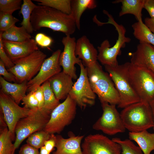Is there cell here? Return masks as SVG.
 I'll list each match as a JSON object with an SVG mask.
<instances>
[{
    "label": "cell",
    "instance_id": "6da1fadb",
    "mask_svg": "<svg viewBox=\"0 0 154 154\" xmlns=\"http://www.w3.org/2000/svg\"><path fill=\"white\" fill-rule=\"evenodd\" d=\"M31 22L34 31L46 27L62 32L66 36L73 34L76 28L75 21L70 14L42 5H37L33 11Z\"/></svg>",
    "mask_w": 154,
    "mask_h": 154
},
{
    "label": "cell",
    "instance_id": "7a4b0ae2",
    "mask_svg": "<svg viewBox=\"0 0 154 154\" xmlns=\"http://www.w3.org/2000/svg\"><path fill=\"white\" fill-rule=\"evenodd\" d=\"M86 68L91 87L101 103L117 105L119 95L108 73L104 71L97 61Z\"/></svg>",
    "mask_w": 154,
    "mask_h": 154
},
{
    "label": "cell",
    "instance_id": "3957f363",
    "mask_svg": "<svg viewBox=\"0 0 154 154\" xmlns=\"http://www.w3.org/2000/svg\"><path fill=\"white\" fill-rule=\"evenodd\" d=\"M120 115L125 127L130 132H137L154 127L149 104L139 102L124 108Z\"/></svg>",
    "mask_w": 154,
    "mask_h": 154
},
{
    "label": "cell",
    "instance_id": "277c9868",
    "mask_svg": "<svg viewBox=\"0 0 154 154\" xmlns=\"http://www.w3.org/2000/svg\"><path fill=\"white\" fill-rule=\"evenodd\" d=\"M104 66L105 70L110 76L119 95L120 100L118 108H124L140 101L128 78L127 71V62L116 66Z\"/></svg>",
    "mask_w": 154,
    "mask_h": 154
},
{
    "label": "cell",
    "instance_id": "5b68a950",
    "mask_svg": "<svg viewBox=\"0 0 154 154\" xmlns=\"http://www.w3.org/2000/svg\"><path fill=\"white\" fill-rule=\"evenodd\" d=\"M103 13L108 17V21L101 22V25L110 24L113 25L118 33V37L115 44L112 47L108 39L102 42L100 46L98 47L97 59L104 66H116L118 64L117 57L121 54V49L125 47L126 43L129 42L131 39L125 36L126 30L122 25L116 22L112 15L106 11L104 10Z\"/></svg>",
    "mask_w": 154,
    "mask_h": 154
},
{
    "label": "cell",
    "instance_id": "8992f818",
    "mask_svg": "<svg viewBox=\"0 0 154 154\" xmlns=\"http://www.w3.org/2000/svg\"><path fill=\"white\" fill-rule=\"evenodd\" d=\"M129 81L141 102L149 104L154 99V74L148 69L127 62Z\"/></svg>",
    "mask_w": 154,
    "mask_h": 154
},
{
    "label": "cell",
    "instance_id": "52a82bcc",
    "mask_svg": "<svg viewBox=\"0 0 154 154\" xmlns=\"http://www.w3.org/2000/svg\"><path fill=\"white\" fill-rule=\"evenodd\" d=\"M50 114L42 109L37 108L32 110L27 116L19 121L15 130L16 138L14 144L16 149L31 134L44 130L49 120Z\"/></svg>",
    "mask_w": 154,
    "mask_h": 154
},
{
    "label": "cell",
    "instance_id": "ba28073f",
    "mask_svg": "<svg viewBox=\"0 0 154 154\" xmlns=\"http://www.w3.org/2000/svg\"><path fill=\"white\" fill-rule=\"evenodd\" d=\"M46 56L40 50H36L13 62L14 66L7 70L14 75L17 83L28 82L38 73Z\"/></svg>",
    "mask_w": 154,
    "mask_h": 154
},
{
    "label": "cell",
    "instance_id": "9c48e42d",
    "mask_svg": "<svg viewBox=\"0 0 154 154\" xmlns=\"http://www.w3.org/2000/svg\"><path fill=\"white\" fill-rule=\"evenodd\" d=\"M77 105L69 95L64 102L52 111L49 120L44 130L50 134L60 133L74 119Z\"/></svg>",
    "mask_w": 154,
    "mask_h": 154
},
{
    "label": "cell",
    "instance_id": "30bf717a",
    "mask_svg": "<svg viewBox=\"0 0 154 154\" xmlns=\"http://www.w3.org/2000/svg\"><path fill=\"white\" fill-rule=\"evenodd\" d=\"M101 104L103 114L93 125V129L101 131L109 135L124 132L126 129L122 122L120 114L116 108V105L106 102Z\"/></svg>",
    "mask_w": 154,
    "mask_h": 154
},
{
    "label": "cell",
    "instance_id": "8fae6325",
    "mask_svg": "<svg viewBox=\"0 0 154 154\" xmlns=\"http://www.w3.org/2000/svg\"><path fill=\"white\" fill-rule=\"evenodd\" d=\"M79 65L80 68V76L74 84L69 95L83 110L88 106L94 105L96 95L91 87L86 67L82 62Z\"/></svg>",
    "mask_w": 154,
    "mask_h": 154
},
{
    "label": "cell",
    "instance_id": "7c38bea8",
    "mask_svg": "<svg viewBox=\"0 0 154 154\" xmlns=\"http://www.w3.org/2000/svg\"><path fill=\"white\" fill-rule=\"evenodd\" d=\"M0 110L4 115L13 141H15L16 138L15 130L17 122L21 119L27 116L32 110L20 106L11 96L1 90Z\"/></svg>",
    "mask_w": 154,
    "mask_h": 154
},
{
    "label": "cell",
    "instance_id": "4fadbf2b",
    "mask_svg": "<svg viewBox=\"0 0 154 154\" xmlns=\"http://www.w3.org/2000/svg\"><path fill=\"white\" fill-rule=\"evenodd\" d=\"M83 154H121L120 145L102 134H90L81 144Z\"/></svg>",
    "mask_w": 154,
    "mask_h": 154
},
{
    "label": "cell",
    "instance_id": "5bb4252c",
    "mask_svg": "<svg viewBox=\"0 0 154 154\" xmlns=\"http://www.w3.org/2000/svg\"><path fill=\"white\" fill-rule=\"evenodd\" d=\"M59 49L53 53L44 60L37 74L27 82V92H34L36 89L50 78L61 72L59 57L61 53Z\"/></svg>",
    "mask_w": 154,
    "mask_h": 154
},
{
    "label": "cell",
    "instance_id": "9a60e30c",
    "mask_svg": "<svg viewBox=\"0 0 154 154\" xmlns=\"http://www.w3.org/2000/svg\"><path fill=\"white\" fill-rule=\"evenodd\" d=\"M76 42L75 38L70 36L63 37L62 42L64 49L60 55L59 59L60 64L63 69V71L74 79H76L77 77L75 65L76 64L79 65L82 62L75 54Z\"/></svg>",
    "mask_w": 154,
    "mask_h": 154
},
{
    "label": "cell",
    "instance_id": "2e32d148",
    "mask_svg": "<svg viewBox=\"0 0 154 154\" xmlns=\"http://www.w3.org/2000/svg\"><path fill=\"white\" fill-rule=\"evenodd\" d=\"M2 41L5 51L13 62L27 56L39 50L35 40L33 39L22 42L10 41L3 39Z\"/></svg>",
    "mask_w": 154,
    "mask_h": 154
},
{
    "label": "cell",
    "instance_id": "e0dca14e",
    "mask_svg": "<svg viewBox=\"0 0 154 154\" xmlns=\"http://www.w3.org/2000/svg\"><path fill=\"white\" fill-rule=\"evenodd\" d=\"M130 62L146 68L154 74V46L149 44L139 43L135 51L131 54Z\"/></svg>",
    "mask_w": 154,
    "mask_h": 154
},
{
    "label": "cell",
    "instance_id": "ac0fdd59",
    "mask_svg": "<svg viewBox=\"0 0 154 154\" xmlns=\"http://www.w3.org/2000/svg\"><path fill=\"white\" fill-rule=\"evenodd\" d=\"M69 137L64 138L59 134L56 135V150L52 154H83L81 142L84 135L76 136L69 132Z\"/></svg>",
    "mask_w": 154,
    "mask_h": 154
},
{
    "label": "cell",
    "instance_id": "d6986e66",
    "mask_svg": "<svg viewBox=\"0 0 154 154\" xmlns=\"http://www.w3.org/2000/svg\"><path fill=\"white\" fill-rule=\"evenodd\" d=\"M72 79L62 71L48 80L50 88L58 100L65 99L68 96L74 84Z\"/></svg>",
    "mask_w": 154,
    "mask_h": 154
},
{
    "label": "cell",
    "instance_id": "ffe728a7",
    "mask_svg": "<svg viewBox=\"0 0 154 154\" xmlns=\"http://www.w3.org/2000/svg\"><path fill=\"white\" fill-rule=\"evenodd\" d=\"M75 53L86 67L97 61L98 51L85 35L76 41Z\"/></svg>",
    "mask_w": 154,
    "mask_h": 154
},
{
    "label": "cell",
    "instance_id": "44dd1931",
    "mask_svg": "<svg viewBox=\"0 0 154 154\" xmlns=\"http://www.w3.org/2000/svg\"><path fill=\"white\" fill-rule=\"evenodd\" d=\"M27 82L25 81L21 83H11L0 76L1 90L4 93L11 96L18 104L26 95L27 91Z\"/></svg>",
    "mask_w": 154,
    "mask_h": 154
},
{
    "label": "cell",
    "instance_id": "7402d4cb",
    "mask_svg": "<svg viewBox=\"0 0 154 154\" xmlns=\"http://www.w3.org/2000/svg\"><path fill=\"white\" fill-rule=\"evenodd\" d=\"M129 137L136 142L144 154H150L154 150V133H149L147 130L137 132H129Z\"/></svg>",
    "mask_w": 154,
    "mask_h": 154
},
{
    "label": "cell",
    "instance_id": "603a6c76",
    "mask_svg": "<svg viewBox=\"0 0 154 154\" xmlns=\"http://www.w3.org/2000/svg\"><path fill=\"white\" fill-rule=\"evenodd\" d=\"M144 0H117L112 2L113 3H121L119 16L127 14H132L139 22H143L142 11L144 7Z\"/></svg>",
    "mask_w": 154,
    "mask_h": 154
},
{
    "label": "cell",
    "instance_id": "cb8c5ba5",
    "mask_svg": "<svg viewBox=\"0 0 154 154\" xmlns=\"http://www.w3.org/2000/svg\"><path fill=\"white\" fill-rule=\"evenodd\" d=\"M97 6L94 0H71L70 15L74 19L76 28H80V20L84 12L87 9H92Z\"/></svg>",
    "mask_w": 154,
    "mask_h": 154
},
{
    "label": "cell",
    "instance_id": "d4e9b609",
    "mask_svg": "<svg viewBox=\"0 0 154 154\" xmlns=\"http://www.w3.org/2000/svg\"><path fill=\"white\" fill-rule=\"evenodd\" d=\"M0 35L3 40L13 42H24L31 38V34L23 27H18L15 25L6 31H0Z\"/></svg>",
    "mask_w": 154,
    "mask_h": 154
},
{
    "label": "cell",
    "instance_id": "484cf974",
    "mask_svg": "<svg viewBox=\"0 0 154 154\" xmlns=\"http://www.w3.org/2000/svg\"><path fill=\"white\" fill-rule=\"evenodd\" d=\"M132 27L133 35L139 43L149 44L154 46V34L143 22H135Z\"/></svg>",
    "mask_w": 154,
    "mask_h": 154
},
{
    "label": "cell",
    "instance_id": "4316f807",
    "mask_svg": "<svg viewBox=\"0 0 154 154\" xmlns=\"http://www.w3.org/2000/svg\"><path fill=\"white\" fill-rule=\"evenodd\" d=\"M37 6L31 0H23L19 12L23 17V20L20 24L30 34L34 31L31 22V16L33 11Z\"/></svg>",
    "mask_w": 154,
    "mask_h": 154
},
{
    "label": "cell",
    "instance_id": "83f0119b",
    "mask_svg": "<svg viewBox=\"0 0 154 154\" xmlns=\"http://www.w3.org/2000/svg\"><path fill=\"white\" fill-rule=\"evenodd\" d=\"M44 95V104L42 109L51 114L52 111L60 104L51 89L47 80L42 85Z\"/></svg>",
    "mask_w": 154,
    "mask_h": 154
},
{
    "label": "cell",
    "instance_id": "f1b7e54d",
    "mask_svg": "<svg viewBox=\"0 0 154 154\" xmlns=\"http://www.w3.org/2000/svg\"><path fill=\"white\" fill-rule=\"evenodd\" d=\"M8 127L0 130V154H15L16 150Z\"/></svg>",
    "mask_w": 154,
    "mask_h": 154
},
{
    "label": "cell",
    "instance_id": "f546056e",
    "mask_svg": "<svg viewBox=\"0 0 154 154\" xmlns=\"http://www.w3.org/2000/svg\"><path fill=\"white\" fill-rule=\"evenodd\" d=\"M39 5L50 7L68 14L71 13V0H34Z\"/></svg>",
    "mask_w": 154,
    "mask_h": 154
},
{
    "label": "cell",
    "instance_id": "4dcf8cb0",
    "mask_svg": "<svg viewBox=\"0 0 154 154\" xmlns=\"http://www.w3.org/2000/svg\"><path fill=\"white\" fill-rule=\"evenodd\" d=\"M50 134L44 130L37 131L30 135L26 141L27 143L37 149L44 146L45 141L48 139Z\"/></svg>",
    "mask_w": 154,
    "mask_h": 154
},
{
    "label": "cell",
    "instance_id": "1f68e13d",
    "mask_svg": "<svg viewBox=\"0 0 154 154\" xmlns=\"http://www.w3.org/2000/svg\"><path fill=\"white\" fill-rule=\"evenodd\" d=\"M112 139L120 145L122 154H144L140 148L129 139L122 140L117 137L114 138Z\"/></svg>",
    "mask_w": 154,
    "mask_h": 154
},
{
    "label": "cell",
    "instance_id": "d6a6232c",
    "mask_svg": "<svg viewBox=\"0 0 154 154\" xmlns=\"http://www.w3.org/2000/svg\"><path fill=\"white\" fill-rule=\"evenodd\" d=\"M22 3L21 0H0V11L12 15L20 9Z\"/></svg>",
    "mask_w": 154,
    "mask_h": 154
},
{
    "label": "cell",
    "instance_id": "836d02e7",
    "mask_svg": "<svg viewBox=\"0 0 154 154\" xmlns=\"http://www.w3.org/2000/svg\"><path fill=\"white\" fill-rule=\"evenodd\" d=\"M19 21L12 14L0 12V31H6Z\"/></svg>",
    "mask_w": 154,
    "mask_h": 154
},
{
    "label": "cell",
    "instance_id": "e575fe53",
    "mask_svg": "<svg viewBox=\"0 0 154 154\" xmlns=\"http://www.w3.org/2000/svg\"><path fill=\"white\" fill-rule=\"evenodd\" d=\"M22 104L26 108L30 110L38 108V102L35 94L34 92H30L22 100Z\"/></svg>",
    "mask_w": 154,
    "mask_h": 154
},
{
    "label": "cell",
    "instance_id": "d590c367",
    "mask_svg": "<svg viewBox=\"0 0 154 154\" xmlns=\"http://www.w3.org/2000/svg\"><path fill=\"white\" fill-rule=\"evenodd\" d=\"M35 40L38 45L43 48H49L53 42L51 37L42 33L37 34Z\"/></svg>",
    "mask_w": 154,
    "mask_h": 154
},
{
    "label": "cell",
    "instance_id": "8d00e7d4",
    "mask_svg": "<svg viewBox=\"0 0 154 154\" xmlns=\"http://www.w3.org/2000/svg\"><path fill=\"white\" fill-rule=\"evenodd\" d=\"M0 58L4 64L7 70L13 67L14 64L8 56L5 50L3 43L2 39L0 35Z\"/></svg>",
    "mask_w": 154,
    "mask_h": 154
},
{
    "label": "cell",
    "instance_id": "74e56055",
    "mask_svg": "<svg viewBox=\"0 0 154 154\" xmlns=\"http://www.w3.org/2000/svg\"><path fill=\"white\" fill-rule=\"evenodd\" d=\"M3 62L0 60V75L6 81L9 82H17L16 78L14 75L8 71L5 68Z\"/></svg>",
    "mask_w": 154,
    "mask_h": 154
},
{
    "label": "cell",
    "instance_id": "f35d334b",
    "mask_svg": "<svg viewBox=\"0 0 154 154\" xmlns=\"http://www.w3.org/2000/svg\"><path fill=\"white\" fill-rule=\"evenodd\" d=\"M35 96L38 102V109H42L44 104V95L42 85L38 87L34 91Z\"/></svg>",
    "mask_w": 154,
    "mask_h": 154
},
{
    "label": "cell",
    "instance_id": "ab89813d",
    "mask_svg": "<svg viewBox=\"0 0 154 154\" xmlns=\"http://www.w3.org/2000/svg\"><path fill=\"white\" fill-rule=\"evenodd\" d=\"M38 149L26 143L21 147L19 154H39Z\"/></svg>",
    "mask_w": 154,
    "mask_h": 154
},
{
    "label": "cell",
    "instance_id": "60d3db41",
    "mask_svg": "<svg viewBox=\"0 0 154 154\" xmlns=\"http://www.w3.org/2000/svg\"><path fill=\"white\" fill-rule=\"evenodd\" d=\"M56 143V135L54 134H51L49 138L45 141L44 146L46 149L50 153L55 147Z\"/></svg>",
    "mask_w": 154,
    "mask_h": 154
},
{
    "label": "cell",
    "instance_id": "b9f144b4",
    "mask_svg": "<svg viewBox=\"0 0 154 154\" xmlns=\"http://www.w3.org/2000/svg\"><path fill=\"white\" fill-rule=\"evenodd\" d=\"M143 8L147 11L150 17L154 18V0H144Z\"/></svg>",
    "mask_w": 154,
    "mask_h": 154
},
{
    "label": "cell",
    "instance_id": "7bdbcfd3",
    "mask_svg": "<svg viewBox=\"0 0 154 154\" xmlns=\"http://www.w3.org/2000/svg\"><path fill=\"white\" fill-rule=\"evenodd\" d=\"M144 21L145 24L154 34V18L147 17L145 19Z\"/></svg>",
    "mask_w": 154,
    "mask_h": 154
},
{
    "label": "cell",
    "instance_id": "ee69618b",
    "mask_svg": "<svg viewBox=\"0 0 154 154\" xmlns=\"http://www.w3.org/2000/svg\"><path fill=\"white\" fill-rule=\"evenodd\" d=\"M8 127L7 124L5 119L4 115L0 110V130L6 127Z\"/></svg>",
    "mask_w": 154,
    "mask_h": 154
},
{
    "label": "cell",
    "instance_id": "f6af8a7d",
    "mask_svg": "<svg viewBox=\"0 0 154 154\" xmlns=\"http://www.w3.org/2000/svg\"><path fill=\"white\" fill-rule=\"evenodd\" d=\"M40 149L39 154H50V153L46 149L44 146L41 147Z\"/></svg>",
    "mask_w": 154,
    "mask_h": 154
},
{
    "label": "cell",
    "instance_id": "bcb514c9",
    "mask_svg": "<svg viewBox=\"0 0 154 154\" xmlns=\"http://www.w3.org/2000/svg\"><path fill=\"white\" fill-rule=\"evenodd\" d=\"M149 104L152 111L154 121V99Z\"/></svg>",
    "mask_w": 154,
    "mask_h": 154
},
{
    "label": "cell",
    "instance_id": "7dc6e473",
    "mask_svg": "<svg viewBox=\"0 0 154 154\" xmlns=\"http://www.w3.org/2000/svg\"><path fill=\"white\" fill-rule=\"evenodd\" d=\"M153 129L154 130V127H153Z\"/></svg>",
    "mask_w": 154,
    "mask_h": 154
}]
</instances>
